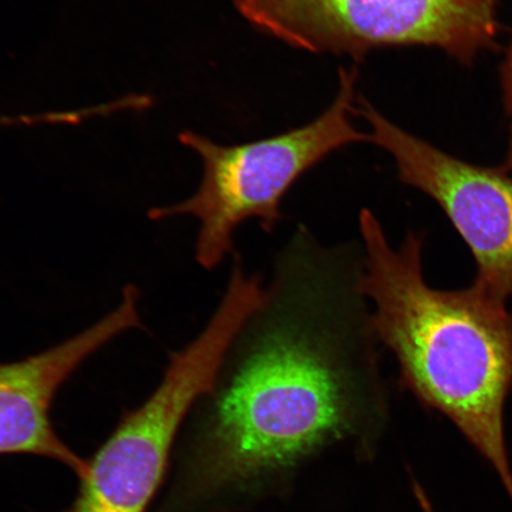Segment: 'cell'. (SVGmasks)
I'll return each instance as SVG.
<instances>
[{"instance_id":"52a82bcc","label":"cell","mask_w":512,"mask_h":512,"mask_svg":"<svg viewBox=\"0 0 512 512\" xmlns=\"http://www.w3.org/2000/svg\"><path fill=\"white\" fill-rule=\"evenodd\" d=\"M138 303V288L128 285L117 309L81 334L24 360L0 363V454L53 459L85 477L88 460L57 435L51 408L63 384L89 357L124 332L142 329Z\"/></svg>"},{"instance_id":"3957f363","label":"cell","mask_w":512,"mask_h":512,"mask_svg":"<svg viewBox=\"0 0 512 512\" xmlns=\"http://www.w3.org/2000/svg\"><path fill=\"white\" fill-rule=\"evenodd\" d=\"M357 76L355 66L339 69L338 94L329 110L279 136L223 146L195 132L179 134L181 143L202 158V183L187 201L151 209L150 219L196 217L200 230L195 258L206 270L233 252L234 233L243 222L258 220L266 233H272L283 220L281 202L300 177L331 153L370 140L350 119L356 110Z\"/></svg>"},{"instance_id":"8992f818","label":"cell","mask_w":512,"mask_h":512,"mask_svg":"<svg viewBox=\"0 0 512 512\" xmlns=\"http://www.w3.org/2000/svg\"><path fill=\"white\" fill-rule=\"evenodd\" d=\"M356 113L371 127L370 142L393 157L400 182L443 209L476 262L473 283L512 309V176L447 155L403 131L360 98Z\"/></svg>"},{"instance_id":"277c9868","label":"cell","mask_w":512,"mask_h":512,"mask_svg":"<svg viewBox=\"0 0 512 512\" xmlns=\"http://www.w3.org/2000/svg\"><path fill=\"white\" fill-rule=\"evenodd\" d=\"M256 30L310 53L424 46L462 63L494 49L499 0H233Z\"/></svg>"},{"instance_id":"ba28073f","label":"cell","mask_w":512,"mask_h":512,"mask_svg":"<svg viewBox=\"0 0 512 512\" xmlns=\"http://www.w3.org/2000/svg\"><path fill=\"white\" fill-rule=\"evenodd\" d=\"M502 86L505 108L512 115V40L502 66Z\"/></svg>"},{"instance_id":"7a4b0ae2","label":"cell","mask_w":512,"mask_h":512,"mask_svg":"<svg viewBox=\"0 0 512 512\" xmlns=\"http://www.w3.org/2000/svg\"><path fill=\"white\" fill-rule=\"evenodd\" d=\"M363 290L399 383L422 406L446 416L494 469L512 504L505 407L512 393V309L476 283L428 285L425 235L393 246L368 209L360 214Z\"/></svg>"},{"instance_id":"6da1fadb","label":"cell","mask_w":512,"mask_h":512,"mask_svg":"<svg viewBox=\"0 0 512 512\" xmlns=\"http://www.w3.org/2000/svg\"><path fill=\"white\" fill-rule=\"evenodd\" d=\"M363 275L362 243L325 245L305 226L287 240L201 399L192 486L281 469L381 418L388 387Z\"/></svg>"},{"instance_id":"9c48e42d","label":"cell","mask_w":512,"mask_h":512,"mask_svg":"<svg viewBox=\"0 0 512 512\" xmlns=\"http://www.w3.org/2000/svg\"><path fill=\"white\" fill-rule=\"evenodd\" d=\"M502 168L505 171L510 172V174H511V172H512V132H511V140H510L507 160H505V164L502 166Z\"/></svg>"},{"instance_id":"5b68a950","label":"cell","mask_w":512,"mask_h":512,"mask_svg":"<svg viewBox=\"0 0 512 512\" xmlns=\"http://www.w3.org/2000/svg\"><path fill=\"white\" fill-rule=\"evenodd\" d=\"M227 309L182 350L171 352L162 382L142 406L125 411L91 460L67 512H146L168 467L178 431L213 389L224 356L240 328Z\"/></svg>"}]
</instances>
